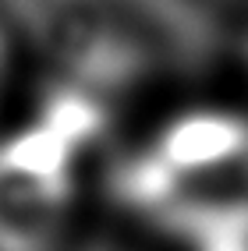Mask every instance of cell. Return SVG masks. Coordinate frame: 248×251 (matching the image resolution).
Segmentation results:
<instances>
[{
  "mask_svg": "<svg viewBox=\"0 0 248 251\" xmlns=\"http://www.w3.org/2000/svg\"><path fill=\"white\" fill-rule=\"evenodd\" d=\"M71 184L57 156L7 145L0 152V251H54L71 230Z\"/></svg>",
  "mask_w": 248,
  "mask_h": 251,
  "instance_id": "1",
  "label": "cell"
},
{
  "mask_svg": "<svg viewBox=\"0 0 248 251\" xmlns=\"http://www.w3.org/2000/svg\"><path fill=\"white\" fill-rule=\"evenodd\" d=\"M11 85H14V39H11L7 25L0 22V106H4Z\"/></svg>",
  "mask_w": 248,
  "mask_h": 251,
  "instance_id": "2",
  "label": "cell"
}]
</instances>
